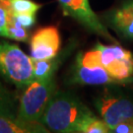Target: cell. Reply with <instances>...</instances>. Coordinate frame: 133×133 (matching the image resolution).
<instances>
[{"label":"cell","instance_id":"cell-1","mask_svg":"<svg viewBox=\"0 0 133 133\" xmlns=\"http://www.w3.org/2000/svg\"><path fill=\"white\" fill-rule=\"evenodd\" d=\"M94 115L77 97L56 90L39 122L53 132L82 133L86 122Z\"/></svg>","mask_w":133,"mask_h":133},{"label":"cell","instance_id":"cell-2","mask_svg":"<svg viewBox=\"0 0 133 133\" xmlns=\"http://www.w3.org/2000/svg\"><path fill=\"white\" fill-rule=\"evenodd\" d=\"M0 75L18 89L26 88L34 80L33 60L18 45L0 41Z\"/></svg>","mask_w":133,"mask_h":133},{"label":"cell","instance_id":"cell-3","mask_svg":"<svg viewBox=\"0 0 133 133\" xmlns=\"http://www.w3.org/2000/svg\"><path fill=\"white\" fill-rule=\"evenodd\" d=\"M56 91L54 77L48 80L34 79L20 97L17 116L26 121H38Z\"/></svg>","mask_w":133,"mask_h":133},{"label":"cell","instance_id":"cell-4","mask_svg":"<svg viewBox=\"0 0 133 133\" xmlns=\"http://www.w3.org/2000/svg\"><path fill=\"white\" fill-rule=\"evenodd\" d=\"M91 59L101 64L121 84L133 81V55L120 45H104L98 43L85 52Z\"/></svg>","mask_w":133,"mask_h":133},{"label":"cell","instance_id":"cell-5","mask_svg":"<svg viewBox=\"0 0 133 133\" xmlns=\"http://www.w3.org/2000/svg\"><path fill=\"white\" fill-rule=\"evenodd\" d=\"M67 82L78 85H108L121 84L111 76L101 64L91 59L85 52H80L76 57L69 72Z\"/></svg>","mask_w":133,"mask_h":133},{"label":"cell","instance_id":"cell-6","mask_svg":"<svg viewBox=\"0 0 133 133\" xmlns=\"http://www.w3.org/2000/svg\"><path fill=\"white\" fill-rule=\"evenodd\" d=\"M63 14L76 20L88 31L102 36L110 42L114 38L110 36L108 29L91 8L89 0H58Z\"/></svg>","mask_w":133,"mask_h":133},{"label":"cell","instance_id":"cell-7","mask_svg":"<svg viewBox=\"0 0 133 133\" xmlns=\"http://www.w3.org/2000/svg\"><path fill=\"white\" fill-rule=\"evenodd\" d=\"M95 105L109 130L122 121L133 120V101L127 98L105 94L96 99Z\"/></svg>","mask_w":133,"mask_h":133},{"label":"cell","instance_id":"cell-8","mask_svg":"<svg viewBox=\"0 0 133 133\" xmlns=\"http://www.w3.org/2000/svg\"><path fill=\"white\" fill-rule=\"evenodd\" d=\"M60 35L57 28L48 26L38 30L31 38V58L33 61L51 59L60 48Z\"/></svg>","mask_w":133,"mask_h":133},{"label":"cell","instance_id":"cell-9","mask_svg":"<svg viewBox=\"0 0 133 133\" xmlns=\"http://www.w3.org/2000/svg\"><path fill=\"white\" fill-rule=\"evenodd\" d=\"M48 131L38 121H26L17 115H0V133H46Z\"/></svg>","mask_w":133,"mask_h":133},{"label":"cell","instance_id":"cell-10","mask_svg":"<svg viewBox=\"0 0 133 133\" xmlns=\"http://www.w3.org/2000/svg\"><path fill=\"white\" fill-rule=\"evenodd\" d=\"M109 21L117 33L125 38L133 39V10L126 2L111 13Z\"/></svg>","mask_w":133,"mask_h":133},{"label":"cell","instance_id":"cell-11","mask_svg":"<svg viewBox=\"0 0 133 133\" xmlns=\"http://www.w3.org/2000/svg\"><path fill=\"white\" fill-rule=\"evenodd\" d=\"M67 51H68V49H65V51H63L62 54L60 55L57 54L54 58H51V59L33 61L34 79L45 81L51 77H54V73L57 70V68L61 64L63 59L66 57Z\"/></svg>","mask_w":133,"mask_h":133},{"label":"cell","instance_id":"cell-12","mask_svg":"<svg viewBox=\"0 0 133 133\" xmlns=\"http://www.w3.org/2000/svg\"><path fill=\"white\" fill-rule=\"evenodd\" d=\"M16 99L13 93L6 89L0 82V115H17Z\"/></svg>","mask_w":133,"mask_h":133},{"label":"cell","instance_id":"cell-13","mask_svg":"<svg viewBox=\"0 0 133 133\" xmlns=\"http://www.w3.org/2000/svg\"><path fill=\"white\" fill-rule=\"evenodd\" d=\"M11 13L14 14H36L42 8V5L33 0H9Z\"/></svg>","mask_w":133,"mask_h":133},{"label":"cell","instance_id":"cell-14","mask_svg":"<svg viewBox=\"0 0 133 133\" xmlns=\"http://www.w3.org/2000/svg\"><path fill=\"white\" fill-rule=\"evenodd\" d=\"M28 38L29 34L27 30L24 27H22L11 15L7 26V38L17 42H26Z\"/></svg>","mask_w":133,"mask_h":133},{"label":"cell","instance_id":"cell-15","mask_svg":"<svg viewBox=\"0 0 133 133\" xmlns=\"http://www.w3.org/2000/svg\"><path fill=\"white\" fill-rule=\"evenodd\" d=\"M110 132L109 127L103 119L98 118L96 115L92 116L84 125L82 133H108Z\"/></svg>","mask_w":133,"mask_h":133},{"label":"cell","instance_id":"cell-16","mask_svg":"<svg viewBox=\"0 0 133 133\" xmlns=\"http://www.w3.org/2000/svg\"><path fill=\"white\" fill-rule=\"evenodd\" d=\"M11 11L9 1L0 0V37L7 38V26L9 23Z\"/></svg>","mask_w":133,"mask_h":133},{"label":"cell","instance_id":"cell-17","mask_svg":"<svg viewBox=\"0 0 133 133\" xmlns=\"http://www.w3.org/2000/svg\"><path fill=\"white\" fill-rule=\"evenodd\" d=\"M18 23L25 29L32 28L36 24V14H29V13H23V14H14L11 13Z\"/></svg>","mask_w":133,"mask_h":133},{"label":"cell","instance_id":"cell-18","mask_svg":"<svg viewBox=\"0 0 133 133\" xmlns=\"http://www.w3.org/2000/svg\"><path fill=\"white\" fill-rule=\"evenodd\" d=\"M114 133H133V120H125L110 129Z\"/></svg>","mask_w":133,"mask_h":133},{"label":"cell","instance_id":"cell-19","mask_svg":"<svg viewBox=\"0 0 133 133\" xmlns=\"http://www.w3.org/2000/svg\"><path fill=\"white\" fill-rule=\"evenodd\" d=\"M126 3L130 6V8L133 10V0H128V1H126Z\"/></svg>","mask_w":133,"mask_h":133},{"label":"cell","instance_id":"cell-20","mask_svg":"<svg viewBox=\"0 0 133 133\" xmlns=\"http://www.w3.org/2000/svg\"><path fill=\"white\" fill-rule=\"evenodd\" d=\"M1 1H9V0H1Z\"/></svg>","mask_w":133,"mask_h":133}]
</instances>
